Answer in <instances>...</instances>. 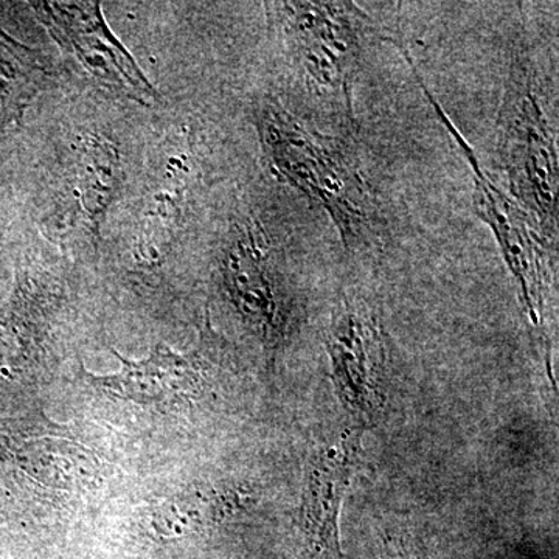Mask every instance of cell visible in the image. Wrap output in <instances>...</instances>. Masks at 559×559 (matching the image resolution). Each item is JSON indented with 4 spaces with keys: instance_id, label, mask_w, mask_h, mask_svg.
Instances as JSON below:
<instances>
[{
    "instance_id": "11",
    "label": "cell",
    "mask_w": 559,
    "mask_h": 559,
    "mask_svg": "<svg viewBox=\"0 0 559 559\" xmlns=\"http://www.w3.org/2000/svg\"><path fill=\"white\" fill-rule=\"evenodd\" d=\"M362 430L349 429L312 455L301 499L300 528L316 559H341L342 500L358 465Z\"/></svg>"
},
{
    "instance_id": "9",
    "label": "cell",
    "mask_w": 559,
    "mask_h": 559,
    "mask_svg": "<svg viewBox=\"0 0 559 559\" xmlns=\"http://www.w3.org/2000/svg\"><path fill=\"white\" fill-rule=\"evenodd\" d=\"M325 347L341 403L362 421L377 418L384 404L385 348L373 312L345 297L331 316Z\"/></svg>"
},
{
    "instance_id": "15",
    "label": "cell",
    "mask_w": 559,
    "mask_h": 559,
    "mask_svg": "<svg viewBox=\"0 0 559 559\" xmlns=\"http://www.w3.org/2000/svg\"><path fill=\"white\" fill-rule=\"evenodd\" d=\"M0 559H5V558L2 557V554H0Z\"/></svg>"
},
{
    "instance_id": "10",
    "label": "cell",
    "mask_w": 559,
    "mask_h": 559,
    "mask_svg": "<svg viewBox=\"0 0 559 559\" xmlns=\"http://www.w3.org/2000/svg\"><path fill=\"white\" fill-rule=\"evenodd\" d=\"M190 145L167 143L165 154L135 209L131 230V255L140 267H160L178 248L189 212L193 178Z\"/></svg>"
},
{
    "instance_id": "6",
    "label": "cell",
    "mask_w": 559,
    "mask_h": 559,
    "mask_svg": "<svg viewBox=\"0 0 559 559\" xmlns=\"http://www.w3.org/2000/svg\"><path fill=\"white\" fill-rule=\"evenodd\" d=\"M270 20L308 79L344 90L362 51L367 14L352 2H271Z\"/></svg>"
},
{
    "instance_id": "4",
    "label": "cell",
    "mask_w": 559,
    "mask_h": 559,
    "mask_svg": "<svg viewBox=\"0 0 559 559\" xmlns=\"http://www.w3.org/2000/svg\"><path fill=\"white\" fill-rule=\"evenodd\" d=\"M218 271L231 307L274 355L289 336L296 307L280 250L260 221L231 223L219 248Z\"/></svg>"
},
{
    "instance_id": "7",
    "label": "cell",
    "mask_w": 559,
    "mask_h": 559,
    "mask_svg": "<svg viewBox=\"0 0 559 559\" xmlns=\"http://www.w3.org/2000/svg\"><path fill=\"white\" fill-rule=\"evenodd\" d=\"M36 20L66 57L120 97L153 106L159 92L114 32L98 2H31Z\"/></svg>"
},
{
    "instance_id": "12",
    "label": "cell",
    "mask_w": 559,
    "mask_h": 559,
    "mask_svg": "<svg viewBox=\"0 0 559 559\" xmlns=\"http://www.w3.org/2000/svg\"><path fill=\"white\" fill-rule=\"evenodd\" d=\"M46 76L39 55L0 28V130L21 120Z\"/></svg>"
},
{
    "instance_id": "5",
    "label": "cell",
    "mask_w": 559,
    "mask_h": 559,
    "mask_svg": "<svg viewBox=\"0 0 559 559\" xmlns=\"http://www.w3.org/2000/svg\"><path fill=\"white\" fill-rule=\"evenodd\" d=\"M415 79L418 80L426 97L432 103L444 127L450 130L452 138L457 140L459 148L465 154L474 176V207L477 215L495 235L503 261L516 282L520 300L530 325L538 333L540 342H547L546 300L550 283L549 253H555L557 250L547 245L525 210L513 198L503 193L496 186L495 180L488 178L468 142L451 123L450 117L441 109L439 103L433 100L428 87L421 83V79L419 76Z\"/></svg>"
},
{
    "instance_id": "2",
    "label": "cell",
    "mask_w": 559,
    "mask_h": 559,
    "mask_svg": "<svg viewBox=\"0 0 559 559\" xmlns=\"http://www.w3.org/2000/svg\"><path fill=\"white\" fill-rule=\"evenodd\" d=\"M498 150L511 198L551 249L558 242L557 130L528 60H514L498 116Z\"/></svg>"
},
{
    "instance_id": "3",
    "label": "cell",
    "mask_w": 559,
    "mask_h": 559,
    "mask_svg": "<svg viewBox=\"0 0 559 559\" xmlns=\"http://www.w3.org/2000/svg\"><path fill=\"white\" fill-rule=\"evenodd\" d=\"M60 143L53 215L70 237L97 250L109 213L127 189V154L116 134L100 124L75 127Z\"/></svg>"
},
{
    "instance_id": "13",
    "label": "cell",
    "mask_w": 559,
    "mask_h": 559,
    "mask_svg": "<svg viewBox=\"0 0 559 559\" xmlns=\"http://www.w3.org/2000/svg\"><path fill=\"white\" fill-rule=\"evenodd\" d=\"M218 503L207 491L189 489L162 500L151 510V525L162 538L200 532L216 518Z\"/></svg>"
},
{
    "instance_id": "8",
    "label": "cell",
    "mask_w": 559,
    "mask_h": 559,
    "mask_svg": "<svg viewBox=\"0 0 559 559\" xmlns=\"http://www.w3.org/2000/svg\"><path fill=\"white\" fill-rule=\"evenodd\" d=\"M216 337L205 325L200 345L189 353L173 352L168 345L157 344L146 358H124L110 349L120 360L121 369L114 374H87L98 388L117 400L130 401L146 407L175 409L191 406L204 399L215 374Z\"/></svg>"
},
{
    "instance_id": "14",
    "label": "cell",
    "mask_w": 559,
    "mask_h": 559,
    "mask_svg": "<svg viewBox=\"0 0 559 559\" xmlns=\"http://www.w3.org/2000/svg\"><path fill=\"white\" fill-rule=\"evenodd\" d=\"M380 538L382 559H430L421 536L404 518L382 522Z\"/></svg>"
},
{
    "instance_id": "1",
    "label": "cell",
    "mask_w": 559,
    "mask_h": 559,
    "mask_svg": "<svg viewBox=\"0 0 559 559\" xmlns=\"http://www.w3.org/2000/svg\"><path fill=\"white\" fill-rule=\"evenodd\" d=\"M253 119L272 171L326 213L345 249L370 248L380 237V205L341 143L310 130L275 98H261Z\"/></svg>"
}]
</instances>
